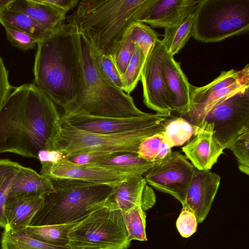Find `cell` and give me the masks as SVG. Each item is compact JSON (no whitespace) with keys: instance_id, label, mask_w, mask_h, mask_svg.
<instances>
[{"instance_id":"obj_1","label":"cell","mask_w":249,"mask_h":249,"mask_svg":"<svg viewBox=\"0 0 249 249\" xmlns=\"http://www.w3.org/2000/svg\"><path fill=\"white\" fill-rule=\"evenodd\" d=\"M61 115L54 103L33 82L15 87L0 110V154L37 159L54 150Z\"/></svg>"},{"instance_id":"obj_2","label":"cell","mask_w":249,"mask_h":249,"mask_svg":"<svg viewBox=\"0 0 249 249\" xmlns=\"http://www.w3.org/2000/svg\"><path fill=\"white\" fill-rule=\"evenodd\" d=\"M36 48L33 83L66 112L84 82L77 32L64 23L39 40Z\"/></svg>"},{"instance_id":"obj_3","label":"cell","mask_w":249,"mask_h":249,"mask_svg":"<svg viewBox=\"0 0 249 249\" xmlns=\"http://www.w3.org/2000/svg\"><path fill=\"white\" fill-rule=\"evenodd\" d=\"M152 0H82L66 20L93 48L112 57L130 26L142 22Z\"/></svg>"},{"instance_id":"obj_4","label":"cell","mask_w":249,"mask_h":249,"mask_svg":"<svg viewBox=\"0 0 249 249\" xmlns=\"http://www.w3.org/2000/svg\"><path fill=\"white\" fill-rule=\"evenodd\" d=\"M50 180L54 190L43 195V204L33 217L30 226L80 222L94 211L104 207L107 198L117 185L77 179Z\"/></svg>"},{"instance_id":"obj_5","label":"cell","mask_w":249,"mask_h":249,"mask_svg":"<svg viewBox=\"0 0 249 249\" xmlns=\"http://www.w3.org/2000/svg\"><path fill=\"white\" fill-rule=\"evenodd\" d=\"M77 35L84 82L78 96L63 114L80 113L117 118L147 114L136 107L130 94L112 86L100 74L94 63L89 42L82 34L77 32Z\"/></svg>"},{"instance_id":"obj_6","label":"cell","mask_w":249,"mask_h":249,"mask_svg":"<svg viewBox=\"0 0 249 249\" xmlns=\"http://www.w3.org/2000/svg\"><path fill=\"white\" fill-rule=\"evenodd\" d=\"M166 120L128 132L101 134L78 129L60 118V131L54 150L62 152L65 157L90 152L137 154L138 147L144 139L163 131Z\"/></svg>"},{"instance_id":"obj_7","label":"cell","mask_w":249,"mask_h":249,"mask_svg":"<svg viewBox=\"0 0 249 249\" xmlns=\"http://www.w3.org/2000/svg\"><path fill=\"white\" fill-rule=\"evenodd\" d=\"M249 30V0H199L194 12L193 37L213 43Z\"/></svg>"},{"instance_id":"obj_8","label":"cell","mask_w":249,"mask_h":249,"mask_svg":"<svg viewBox=\"0 0 249 249\" xmlns=\"http://www.w3.org/2000/svg\"><path fill=\"white\" fill-rule=\"evenodd\" d=\"M70 249L84 247L127 249L131 242L122 212L104 206L78 223L68 234Z\"/></svg>"},{"instance_id":"obj_9","label":"cell","mask_w":249,"mask_h":249,"mask_svg":"<svg viewBox=\"0 0 249 249\" xmlns=\"http://www.w3.org/2000/svg\"><path fill=\"white\" fill-rule=\"evenodd\" d=\"M205 123L212 125L213 137L224 149H228L239 136L249 130V89L215 105Z\"/></svg>"},{"instance_id":"obj_10","label":"cell","mask_w":249,"mask_h":249,"mask_svg":"<svg viewBox=\"0 0 249 249\" xmlns=\"http://www.w3.org/2000/svg\"><path fill=\"white\" fill-rule=\"evenodd\" d=\"M195 169L186 156L174 152L166 160L154 164L143 175L148 184L172 195L183 205Z\"/></svg>"},{"instance_id":"obj_11","label":"cell","mask_w":249,"mask_h":249,"mask_svg":"<svg viewBox=\"0 0 249 249\" xmlns=\"http://www.w3.org/2000/svg\"><path fill=\"white\" fill-rule=\"evenodd\" d=\"M170 116L148 113L143 116L117 118L89 116L80 113L65 114L61 119L78 129L93 133L115 134L143 129L165 121Z\"/></svg>"},{"instance_id":"obj_12","label":"cell","mask_w":249,"mask_h":249,"mask_svg":"<svg viewBox=\"0 0 249 249\" xmlns=\"http://www.w3.org/2000/svg\"><path fill=\"white\" fill-rule=\"evenodd\" d=\"M160 40L151 49L145 60L141 76L143 102L157 113L171 116L175 111V99L163 77L159 57Z\"/></svg>"},{"instance_id":"obj_13","label":"cell","mask_w":249,"mask_h":249,"mask_svg":"<svg viewBox=\"0 0 249 249\" xmlns=\"http://www.w3.org/2000/svg\"><path fill=\"white\" fill-rule=\"evenodd\" d=\"M41 164L40 174L50 179H77L116 185L129 177L107 167L94 164L79 165L70 162L65 159L54 163Z\"/></svg>"},{"instance_id":"obj_14","label":"cell","mask_w":249,"mask_h":249,"mask_svg":"<svg viewBox=\"0 0 249 249\" xmlns=\"http://www.w3.org/2000/svg\"><path fill=\"white\" fill-rule=\"evenodd\" d=\"M156 201L153 189L147 185L142 176H132L115 187L104 206L124 212L138 205L144 211L151 208Z\"/></svg>"},{"instance_id":"obj_15","label":"cell","mask_w":249,"mask_h":249,"mask_svg":"<svg viewBox=\"0 0 249 249\" xmlns=\"http://www.w3.org/2000/svg\"><path fill=\"white\" fill-rule=\"evenodd\" d=\"M221 178L210 170L195 169L182 207L191 210L197 223L206 218L217 193Z\"/></svg>"},{"instance_id":"obj_16","label":"cell","mask_w":249,"mask_h":249,"mask_svg":"<svg viewBox=\"0 0 249 249\" xmlns=\"http://www.w3.org/2000/svg\"><path fill=\"white\" fill-rule=\"evenodd\" d=\"M159 57L163 77L175 99V111L183 116L191 109V84L183 72L180 63L166 51L161 40Z\"/></svg>"},{"instance_id":"obj_17","label":"cell","mask_w":249,"mask_h":249,"mask_svg":"<svg viewBox=\"0 0 249 249\" xmlns=\"http://www.w3.org/2000/svg\"><path fill=\"white\" fill-rule=\"evenodd\" d=\"M198 0H153L142 22L154 28L175 26L194 13Z\"/></svg>"},{"instance_id":"obj_18","label":"cell","mask_w":249,"mask_h":249,"mask_svg":"<svg viewBox=\"0 0 249 249\" xmlns=\"http://www.w3.org/2000/svg\"><path fill=\"white\" fill-rule=\"evenodd\" d=\"M202 129L182 149L195 168L210 170L224 149L213 137L211 124L205 123Z\"/></svg>"},{"instance_id":"obj_19","label":"cell","mask_w":249,"mask_h":249,"mask_svg":"<svg viewBox=\"0 0 249 249\" xmlns=\"http://www.w3.org/2000/svg\"><path fill=\"white\" fill-rule=\"evenodd\" d=\"M7 10L20 12L53 32L64 23L66 13L41 0H13Z\"/></svg>"},{"instance_id":"obj_20","label":"cell","mask_w":249,"mask_h":249,"mask_svg":"<svg viewBox=\"0 0 249 249\" xmlns=\"http://www.w3.org/2000/svg\"><path fill=\"white\" fill-rule=\"evenodd\" d=\"M43 200V195L7 197L4 207L7 224L5 229L20 231L29 226Z\"/></svg>"},{"instance_id":"obj_21","label":"cell","mask_w":249,"mask_h":249,"mask_svg":"<svg viewBox=\"0 0 249 249\" xmlns=\"http://www.w3.org/2000/svg\"><path fill=\"white\" fill-rule=\"evenodd\" d=\"M54 190L50 179L21 165L11 183L7 197L43 196Z\"/></svg>"},{"instance_id":"obj_22","label":"cell","mask_w":249,"mask_h":249,"mask_svg":"<svg viewBox=\"0 0 249 249\" xmlns=\"http://www.w3.org/2000/svg\"><path fill=\"white\" fill-rule=\"evenodd\" d=\"M249 89V71L231 85L211 94L201 105L192 109L182 117L202 128L204 121L209 112L217 104L229 97Z\"/></svg>"},{"instance_id":"obj_23","label":"cell","mask_w":249,"mask_h":249,"mask_svg":"<svg viewBox=\"0 0 249 249\" xmlns=\"http://www.w3.org/2000/svg\"><path fill=\"white\" fill-rule=\"evenodd\" d=\"M93 164L131 177L142 176L154 163L141 158L137 153L120 152L108 154Z\"/></svg>"},{"instance_id":"obj_24","label":"cell","mask_w":249,"mask_h":249,"mask_svg":"<svg viewBox=\"0 0 249 249\" xmlns=\"http://www.w3.org/2000/svg\"><path fill=\"white\" fill-rule=\"evenodd\" d=\"M249 71V65L248 64L240 71L231 69L221 71L217 77L205 86L197 87L191 84L190 110L201 105L214 92L227 87L239 80Z\"/></svg>"},{"instance_id":"obj_25","label":"cell","mask_w":249,"mask_h":249,"mask_svg":"<svg viewBox=\"0 0 249 249\" xmlns=\"http://www.w3.org/2000/svg\"><path fill=\"white\" fill-rule=\"evenodd\" d=\"M202 129L182 117L170 116L166 120L162 133L164 140L172 148L174 146L182 145Z\"/></svg>"},{"instance_id":"obj_26","label":"cell","mask_w":249,"mask_h":249,"mask_svg":"<svg viewBox=\"0 0 249 249\" xmlns=\"http://www.w3.org/2000/svg\"><path fill=\"white\" fill-rule=\"evenodd\" d=\"M78 223L66 224L29 226L25 229L31 237L46 244L57 247H69L68 234Z\"/></svg>"},{"instance_id":"obj_27","label":"cell","mask_w":249,"mask_h":249,"mask_svg":"<svg viewBox=\"0 0 249 249\" xmlns=\"http://www.w3.org/2000/svg\"><path fill=\"white\" fill-rule=\"evenodd\" d=\"M161 42L166 51L172 56L177 54L193 37L194 13L179 23L164 29Z\"/></svg>"},{"instance_id":"obj_28","label":"cell","mask_w":249,"mask_h":249,"mask_svg":"<svg viewBox=\"0 0 249 249\" xmlns=\"http://www.w3.org/2000/svg\"><path fill=\"white\" fill-rule=\"evenodd\" d=\"M0 249H70L50 245L29 236L25 229L14 231L4 229L1 235Z\"/></svg>"},{"instance_id":"obj_29","label":"cell","mask_w":249,"mask_h":249,"mask_svg":"<svg viewBox=\"0 0 249 249\" xmlns=\"http://www.w3.org/2000/svg\"><path fill=\"white\" fill-rule=\"evenodd\" d=\"M0 23L8 25L24 32L39 40L52 33L37 23L28 15L7 9L0 15Z\"/></svg>"},{"instance_id":"obj_30","label":"cell","mask_w":249,"mask_h":249,"mask_svg":"<svg viewBox=\"0 0 249 249\" xmlns=\"http://www.w3.org/2000/svg\"><path fill=\"white\" fill-rule=\"evenodd\" d=\"M172 152L161 132L144 139L140 144L137 154L141 158L156 164L167 159Z\"/></svg>"},{"instance_id":"obj_31","label":"cell","mask_w":249,"mask_h":249,"mask_svg":"<svg viewBox=\"0 0 249 249\" xmlns=\"http://www.w3.org/2000/svg\"><path fill=\"white\" fill-rule=\"evenodd\" d=\"M21 165L9 159H0V227L5 229L7 221L4 207L11 183Z\"/></svg>"},{"instance_id":"obj_32","label":"cell","mask_w":249,"mask_h":249,"mask_svg":"<svg viewBox=\"0 0 249 249\" xmlns=\"http://www.w3.org/2000/svg\"><path fill=\"white\" fill-rule=\"evenodd\" d=\"M122 212L129 241L133 240L147 241L146 213L142 208L136 205Z\"/></svg>"},{"instance_id":"obj_33","label":"cell","mask_w":249,"mask_h":249,"mask_svg":"<svg viewBox=\"0 0 249 249\" xmlns=\"http://www.w3.org/2000/svg\"><path fill=\"white\" fill-rule=\"evenodd\" d=\"M126 34L141 49L146 59L151 49L160 40L159 35L155 30L140 22H134L128 28Z\"/></svg>"},{"instance_id":"obj_34","label":"cell","mask_w":249,"mask_h":249,"mask_svg":"<svg viewBox=\"0 0 249 249\" xmlns=\"http://www.w3.org/2000/svg\"><path fill=\"white\" fill-rule=\"evenodd\" d=\"M92 55L100 74L115 88L124 91L122 76L113 58L100 52L90 45Z\"/></svg>"},{"instance_id":"obj_35","label":"cell","mask_w":249,"mask_h":249,"mask_svg":"<svg viewBox=\"0 0 249 249\" xmlns=\"http://www.w3.org/2000/svg\"><path fill=\"white\" fill-rule=\"evenodd\" d=\"M146 57L141 49L136 45L134 53L122 77L124 91L128 94L135 89L141 80L142 71Z\"/></svg>"},{"instance_id":"obj_36","label":"cell","mask_w":249,"mask_h":249,"mask_svg":"<svg viewBox=\"0 0 249 249\" xmlns=\"http://www.w3.org/2000/svg\"><path fill=\"white\" fill-rule=\"evenodd\" d=\"M249 130L239 136L230 145V149L235 156L239 170L249 175Z\"/></svg>"},{"instance_id":"obj_37","label":"cell","mask_w":249,"mask_h":249,"mask_svg":"<svg viewBox=\"0 0 249 249\" xmlns=\"http://www.w3.org/2000/svg\"><path fill=\"white\" fill-rule=\"evenodd\" d=\"M5 29L7 40L11 46L25 52L34 48L39 41L33 36L7 24Z\"/></svg>"},{"instance_id":"obj_38","label":"cell","mask_w":249,"mask_h":249,"mask_svg":"<svg viewBox=\"0 0 249 249\" xmlns=\"http://www.w3.org/2000/svg\"><path fill=\"white\" fill-rule=\"evenodd\" d=\"M135 47L136 44L125 33L113 53L112 58L122 77L133 56Z\"/></svg>"},{"instance_id":"obj_39","label":"cell","mask_w":249,"mask_h":249,"mask_svg":"<svg viewBox=\"0 0 249 249\" xmlns=\"http://www.w3.org/2000/svg\"><path fill=\"white\" fill-rule=\"evenodd\" d=\"M176 226L180 234L184 238H188L195 233L197 230V221L195 214L186 207H182L178 217Z\"/></svg>"},{"instance_id":"obj_40","label":"cell","mask_w":249,"mask_h":249,"mask_svg":"<svg viewBox=\"0 0 249 249\" xmlns=\"http://www.w3.org/2000/svg\"><path fill=\"white\" fill-rule=\"evenodd\" d=\"M9 72L0 56V110L15 87L9 81Z\"/></svg>"},{"instance_id":"obj_41","label":"cell","mask_w":249,"mask_h":249,"mask_svg":"<svg viewBox=\"0 0 249 249\" xmlns=\"http://www.w3.org/2000/svg\"><path fill=\"white\" fill-rule=\"evenodd\" d=\"M111 153L105 152H90L65 157L67 161L79 165H90Z\"/></svg>"},{"instance_id":"obj_42","label":"cell","mask_w":249,"mask_h":249,"mask_svg":"<svg viewBox=\"0 0 249 249\" xmlns=\"http://www.w3.org/2000/svg\"><path fill=\"white\" fill-rule=\"evenodd\" d=\"M65 159V155L57 150H43L38 155L37 159L40 163H54Z\"/></svg>"},{"instance_id":"obj_43","label":"cell","mask_w":249,"mask_h":249,"mask_svg":"<svg viewBox=\"0 0 249 249\" xmlns=\"http://www.w3.org/2000/svg\"><path fill=\"white\" fill-rule=\"evenodd\" d=\"M41 1L56 7L66 14L77 6L80 2L79 0H41Z\"/></svg>"},{"instance_id":"obj_44","label":"cell","mask_w":249,"mask_h":249,"mask_svg":"<svg viewBox=\"0 0 249 249\" xmlns=\"http://www.w3.org/2000/svg\"><path fill=\"white\" fill-rule=\"evenodd\" d=\"M13 0H0V15L7 9Z\"/></svg>"},{"instance_id":"obj_45","label":"cell","mask_w":249,"mask_h":249,"mask_svg":"<svg viewBox=\"0 0 249 249\" xmlns=\"http://www.w3.org/2000/svg\"><path fill=\"white\" fill-rule=\"evenodd\" d=\"M75 249H112L110 248H102V247H84Z\"/></svg>"}]
</instances>
